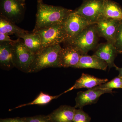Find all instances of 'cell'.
Listing matches in <instances>:
<instances>
[{"label":"cell","mask_w":122,"mask_h":122,"mask_svg":"<svg viewBox=\"0 0 122 122\" xmlns=\"http://www.w3.org/2000/svg\"><path fill=\"white\" fill-rule=\"evenodd\" d=\"M73 11L59 6L45 4L42 0H38L36 23L32 31L56 24L63 21Z\"/></svg>","instance_id":"cell-1"},{"label":"cell","mask_w":122,"mask_h":122,"mask_svg":"<svg viewBox=\"0 0 122 122\" xmlns=\"http://www.w3.org/2000/svg\"><path fill=\"white\" fill-rule=\"evenodd\" d=\"M98 37L96 24H92L66 42H67L68 45L76 48L81 55L86 54L90 51L96 48Z\"/></svg>","instance_id":"cell-2"},{"label":"cell","mask_w":122,"mask_h":122,"mask_svg":"<svg viewBox=\"0 0 122 122\" xmlns=\"http://www.w3.org/2000/svg\"><path fill=\"white\" fill-rule=\"evenodd\" d=\"M61 47L60 45L44 48L35 55L30 66V73H36L49 68H59V53Z\"/></svg>","instance_id":"cell-3"},{"label":"cell","mask_w":122,"mask_h":122,"mask_svg":"<svg viewBox=\"0 0 122 122\" xmlns=\"http://www.w3.org/2000/svg\"><path fill=\"white\" fill-rule=\"evenodd\" d=\"M38 34L41 38L42 49L60 45L69 39L62 24H56L32 31Z\"/></svg>","instance_id":"cell-4"},{"label":"cell","mask_w":122,"mask_h":122,"mask_svg":"<svg viewBox=\"0 0 122 122\" xmlns=\"http://www.w3.org/2000/svg\"><path fill=\"white\" fill-rule=\"evenodd\" d=\"M20 38L13 43V61L14 67L22 72L30 73V66L35 55L29 50Z\"/></svg>","instance_id":"cell-5"},{"label":"cell","mask_w":122,"mask_h":122,"mask_svg":"<svg viewBox=\"0 0 122 122\" xmlns=\"http://www.w3.org/2000/svg\"><path fill=\"white\" fill-rule=\"evenodd\" d=\"M25 9L22 0H0V17L14 24L21 21Z\"/></svg>","instance_id":"cell-6"},{"label":"cell","mask_w":122,"mask_h":122,"mask_svg":"<svg viewBox=\"0 0 122 122\" xmlns=\"http://www.w3.org/2000/svg\"><path fill=\"white\" fill-rule=\"evenodd\" d=\"M103 2L104 0H85L74 12L92 24H96L102 18Z\"/></svg>","instance_id":"cell-7"},{"label":"cell","mask_w":122,"mask_h":122,"mask_svg":"<svg viewBox=\"0 0 122 122\" xmlns=\"http://www.w3.org/2000/svg\"><path fill=\"white\" fill-rule=\"evenodd\" d=\"M92 24H94L91 23L74 11L68 15L62 23L69 36V39L76 36L84 29Z\"/></svg>","instance_id":"cell-8"},{"label":"cell","mask_w":122,"mask_h":122,"mask_svg":"<svg viewBox=\"0 0 122 122\" xmlns=\"http://www.w3.org/2000/svg\"><path fill=\"white\" fill-rule=\"evenodd\" d=\"M112 89H102L96 87L88 89L85 91L78 92L75 99V108L82 109L87 105L96 103L101 95L105 93H112Z\"/></svg>","instance_id":"cell-9"},{"label":"cell","mask_w":122,"mask_h":122,"mask_svg":"<svg viewBox=\"0 0 122 122\" xmlns=\"http://www.w3.org/2000/svg\"><path fill=\"white\" fill-rule=\"evenodd\" d=\"M120 21L102 17L96 24L99 37L104 38L107 41L113 44Z\"/></svg>","instance_id":"cell-10"},{"label":"cell","mask_w":122,"mask_h":122,"mask_svg":"<svg viewBox=\"0 0 122 122\" xmlns=\"http://www.w3.org/2000/svg\"><path fill=\"white\" fill-rule=\"evenodd\" d=\"M81 55L79 51L73 46L68 45L61 48L59 53V68H74Z\"/></svg>","instance_id":"cell-11"},{"label":"cell","mask_w":122,"mask_h":122,"mask_svg":"<svg viewBox=\"0 0 122 122\" xmlns=\"http://www.w3.org/2000/svg\"><path fill=\"white\" fill-rule=\"evenodd\" d=\"M118 52L113 43L107 41L100 44L97 47L94 55H96L105 61L110 68L116 66L114 61Z\"/></svg>","instance_id":"cell-12"},{"label":"cell","mask_w":122,"mask_h":122,"mask_svg":"<svg viewBox=\"0 0 122 122\" xmlns=\"http://www.w3.org/2000/svg\"><path fill=\"white\" fill-rule=\"evenodd\" d=\"M108 66L105 61L97 56L94 55L90 56L86 54L81 55L78 63L74 68H92L105 71Z\"/></svg>","instance_id":"cell-13"},{"label":"cell","mask_w":122,"mask_h":122,"mask_svg":"<svg viewBox=\"0 0 122 122\" xmlns=\"http://www.w3.org/2000/svg\"><path fill=\"white\" fill-rule=\"evenodd\" d=\"M108 81L107 79L98 78L90 75L83 73L81 77L76 81L74 85L64 93H67L72 90L81 88L92 89L106 83Z\"/></svg>","instance_id":"cell-14"},{"label":"cell","mask_w":122,"mask_h":122,"mask_svg":"<svg viewBox=\"0 0 122 122\" xmlns=\"http://www.w3.org/2000/svg\"><path fill=\"white\" fill-rule=\"evenodd\" d=\"M13 43L0 42V66L3 69L9 70L15 67L13 61Z\"/></svg>","instance_id":"cell-15"},{"label":"cell","mask_w":122,"mask_h":122,"mask_svg":"<svg viewBox=\"0 0 122 122\" xmlns=\"http://www.w3.org/2000/svg\"><path fill=\"white\" fill-rule=\"evenodd\" d=\"M76 109L71 106H61L48 115L52 122H73Z\"/></svg>","instance_id":"cell-16"},{"label":"cell","mask_w":122,"mask_h":122,"mask_svg":"<svg viewBox=\"0 0 122 122\" xmlns=\"http://www.w3.org/2000/svg\"><path fill=\"white\" fill-rule=\"evenodd\" d=\"M16 36L19 38L23 39L26 47L35 55L43 49L41 38L36 33L28 32Z\"/></svg>","instance_id":"cell-17"},{"label":"cell","mask_w":122,"mask_h":122,"mask_svg":"<svg viewBox=\"0 0 122 122\" xmlns=\"http://www.w3.org/2000/svg\"><path fill=\"white\" fill-rule=\"evenodd\" d=\"M102 17L122 20V8L117 3L111 0H104Z\"/></svg>","instance_id":"cell-18"},{"label":"cell","mask_w":122,"mask_h":122,"mask_svg":"<svg viewBox=\"0 0 122 122\" xmlns=\"http://www.w3.org/2000/svg\"><path fill=\"white\" fill-rule=\"evenodd\" d=\"M28 32L17 26L14 23L0 17V33L9 35L15 34L16 36Z\"/></svg>","instance_id":"cell-19"},{"label":"cell","mask_w":122,"mask_h":122,"mask_svg":"<svg viewBox=\"0 0 122 122\" xmlns=\"http://www.w3.org/2000/svg\"><path fill=\"white\" fill-rule=\"evenodd\" d=\"M63 94H64V92L56 96H51L48 94L44 93L43 92H41L37 97L32 102L26 104L20 105L15 107V109L30 105H46L50 102L52 100L57 98Z\"/></svg>","instance_id":"cell-20"},{"label":"cell","mask_w":122,"mask_h":122,"mask_svg":"<svg viewBox=\"0 0 122 122\" xmlns=\"http://www.w3.org/2000/svg\"><path fill=\"white\" fill-rule=\"evenodd\" d=\"M96 87L102 89H113L118 88L122 89V79L118 76L113 79L110 81L107 82L106 83L99 85Z\"/></svg>","instance_id":"cell-21"},{"label":"cell","mask_w":122,"mask_h":122,"mask_svg":"<svg viewBox=\"0 0 122 122\" xmlns=\"http://www.w3.org/2000/svg\"><path fill=\"white\" fill-rule=\"evenodd\" d=\"M91 118L82 109H76L73 122H90Z\"/></svg>","instance_id":"cell-22"},{"label":"cell","mask_w":122,"mask_h":122,"mask_svg":"<svg viewBox=\"0 0 122 122\" xmlns=\"http://www.w3.org/2000/svg\"><path fill=\"white\" fill-rule=\"evenodd\" d=\"M113 44L118 53H122V20L120 21Z\"/></svg>","instance_id":"cell-23"},{"label":"cell","mask_w":122,"mask_h":122,"mask_svg":"<svg viewBox=\"0 0 122 122\" xmlns=\"http://www.w3.org/2000/svg\"><path fill=\"white\" fill-rule=\"evenodd\" d=\"M25 117L28 122H52L48 115H38Z\"/></svg>","instance_id":"cell-24"},{"label":"cell","mask_w":122,"mask_h":122,"mask_svg":"<svg viewBox=\"0 0 122 122\" xmlns=\"http://www.w3.org/2000/svg\"><path fill=\"white\" fill-rule=\"evenodd\" d=\"M0 122H28L25 117L1 118Z\"/></svg>","instance_id":"cell-25"},{"label":"cell","mask_w":122,"mask_h":122,"mask_svg":"<svg viewBox=\"0 0 122 122\" xmlns=\"http://www.w3.org/2000/svg\"><path fill=\"white\" fill-rule=\"evenodd\" d=\"M16 41L17 39L16 40H13L11 39L8 34L0 33V42H15Z\"/></svg>","instance_id":"cell-26"},{"label":"cell","mask_w":122,"mask_h":122,"mask_svg":"<svg viewBox=\"0 0 122 122\" xmlns=\"http://www.w3.org/2000/svg\"><path fill=\"white\" fill-rule=\"evenodd\" d=\"M116 69L119 72V77H120V78L122 79V68H119L118 67H117V66H116L115 67Z\"/></svg>","instance_id":"cell-27"},{"label":"cell","mask_w":122,"mask_h":122,"mask_svg":"<svg viewBox=\"0 0 122 122\" xmlns=\"http://www.w3.org/2000/svg\"><path fill=\"white\" fill-rule=\"evenodd\" d=\"M22 0L24 1H25V0Z\"/></svg>","instance_id":"cell-28"}]
</instances>
